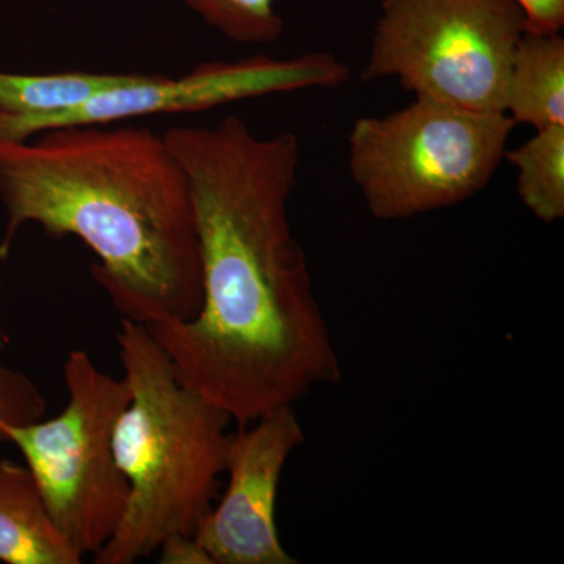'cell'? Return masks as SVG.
I'll list each match as a JSON object with an SVG mask.
<instances>
[{"mask_svg":"<svg viewBox=\"0 0 564 564\" xmlns=\"http://www.w3.org/2000/svg\"><path fill=\"white\" fill-rule=\"evenodd\" d=\"M304 443L292 404L263 414L232 434L226 456L228 488L196 529L214 564H295L276 527L282 470Z\"/></svg>","mask_w":564,"mask_h":564,"instance_id":"ba28073f","label":"cell"},{"mask_svg":"<svg viewBox=\"0 0 564 564\" xmlns=\"http://www.w3.org/2000/svg\"><path fill=\"white\" fill-rule=\"evenodd\" d=\"M131 400L118 419L113 452L128 502L95 564H132L172 534H195L225 474L232 419L177 380L143 323L120 318L115 334Z\"/></svg>","mask_w":564,"mask_h":564,"instance_id":"3957f363","label":"cell"},{"mask_svg":"<svg viewBox=\"0 0 564 564\" xmlns=\"http://www.w3.org/2000/svg\"><path fill=\"white\" fill-rule=\"evenodd\" d=\"M0 562L80 564L52 524L28 467L0 458Z\"/></svg>","mask_w":564,"mask_h":564,"instance_id":"9c48e42d","label":"cell"},{"mask_svg":"<svg viewBox=\"0 0 564 564\" xmlns=\"http://www.w3.org/2000/svg\"><path fill=\"white\" fill-rule=\"evenodd\" d=\"M348 79L350 68L326 52L288 61L251 57L203 63L177 79L143 74L132 84L98 93L69 109L31 117L0 115V139L29 140L36 133L65 124H109L151 115L209 110L278 93L336 88Z\"/></svg>","mask_w":564,"mask_h":564,"instance_id":"52a82bcc","label":"cell"},{"mask_svg":"<svg viewBox=\"0 0 564 564\" xmlns=\"http://www.w3.org/2000/svg\"><path fill=\"white\" fill-rule=\"evenodd\" d=\"M514 126L505 113L415 98L393 113L355 121L348 169L373 218L417 217L485 191Z\"/></svg>","mask_w":564,"mask_h":564,"instance_id":"277c9868","label":"cell"},{"mask_svg":"<svg viewBox=\"0 0 564 564\" xmlns=\"http://www.w3.org/2000/svg\"><path fill=\"white\" fill-rule=\"evenodd\" d=\"M505 161L514 166L518 195L538 220L564 218V126L534 131L525 143L507 150Z\"/></svg>","mask_w":564,"mask_h":564,"instance_id":"7c38bea8","label":"cell"},{"mask_svg":"<svg viewBox=\"0 0 564 564\" xmlns=\"http://www.w3.org/2000/svg\"><path fill=\"white\" fill-rule=\"evenodd\" d=\"M187 177L202 252V306L148 323L177 380L239 426L343 378L289 202L293 132L258 135L231 115L162 133Z\"/></svg>","mask_w":564,"mask_h":564,"instance_id":"6da1fadb","label":"cell"},{"mask_svg":"<svg viewBox=\"0 0 564 564\" xmlns=\"http://www.w3.org/2000/svg\"><path fill=\"white\" fill-rule=\"evenodd\" d=\"M158 552L161 564H214L195 534H172L163 541Z\"/></svg>","mask_w":564,"mask_h":564,"instance_id":"2e32d148","label":"cell"},{"mask_svg":"<svg viewBox=\"0 0 564 564\" xmlns=\"http://www.w3.org/2000/svg\"><path fill=\"white\" fill-rule=\"evenodd\" d=\"M63 380L68 402L61 414L18 426L0 421V430L24 456L52 524L84 558L109 543L124 514L129 488L113 433L131 391L84 350L68 352Z\"/></svg>","mask_w":564,"mask_h":564,"instance_id":"5b68a950","label":"cell"},{"mask_svg":"<svg viewBox=\"0 0 564 564\" xmlns=\"http://www.w3.org/2000/svg\"><path fill=\"white\" fill-rule=\"evenodd\" d=\"M143 74L0 73V115L31 117L79 106L98 93L124 87Z\"/></svg>","mask_w":564,"mask_h":564,"instance_id":"8fae6325","label":"cell"},{"mask_svg":"<svg viewBox=\"0 0 564 564\" xmlns=\"http://www.w3.org/2000/svg\"><path fill=\"white\" fill-rule=\"evenodd\" d=\"M47 402L29 375L0 364V421L7 425H28L46 414ZM9 444L0 430V448Z\"/></svg>","mask_w":564,"mask_h":564,"instance_id":"5bb4252c","label":"cell"},{"mask_svg":"<svg viewBox=\"0 0 564 564\" xmlns=\"http://www.w3.org/2000/svg\"><path fill=\"white\" fill-rule=\"evenodd\" d=\"M207 24L239 44L274 43L284 32V20L274 0H185Z\"/></svg>","mask_w":564,"mask_h":564,"instance_id":"4fadbf2b","label":"cell"},{"mask_svg":"<svg viewBox=\"0 0 564 564\" xmlns=\"http://www.w3.org/2000/svg\"><path fill=\"white\" fill-rule=\"evenodd\" d=\"M0 261L22 226L76 237L122 318L188 321L202 306V252L187 177L163 135L137 126L65 124L0 139Z\"/></svg>","mask_w":564,"mask_h":564,"instance_id":"7a4b0ae2","label":"cell"},{"mask_svg":"<svg viewBox=\"0 0 564 564\" xmlns=\"http://www.w3.org/2000/svg\"><path fill=\"white\" fill-rule=\"evenodd\" d=\"M505 115L534 131L564 126V39L560 33L529 29L522 33L508 73Z\"/></svg>","mask_w":564,"mask_h":564,"instance_id":"30bf717a","label":"cell"},{"mask_svg":"<svg viewBox=\"0 0 564 564\" xmlns=\"http://www.w3.org/2000/svg\"><path fill=\"white\" fill-rule=\"evenodd\" d=\"M7 345L6 328H3V315H2V274H0V352L3 351Z\"/></svg>","mask_w":564,"mask_h":564,"instance_id":"e0dca14e","label":"cell"},{"mask_svg":"<svg viewBox=\"0 0 564 564\" xmlns=\"http://www.w3.org/2000/svg\"><path fill=\"white\" fill-rule=\"evenodd\" d=\"M525 31L514 0H383L362 79L393 77L415 98L505 113Z\"/></svg>","mask_w":564,"mask_h":564,"instance_id":"8992f818","label":"cell"},{"mask_svg":"<svg viewBox=\"0 0 564 564\" xmlns=\"http://www.w3.org/2000/svg\"><path fill=\"white\" fill-rule=\"evenodd\" d=\"M521 7L527 29L534 32L560 33L564 28V0H514Z\"/></svg>","mask_w":564,"mask_h":564,"instance_id":"9a60e30c","label":"cell"}]
</instances>
